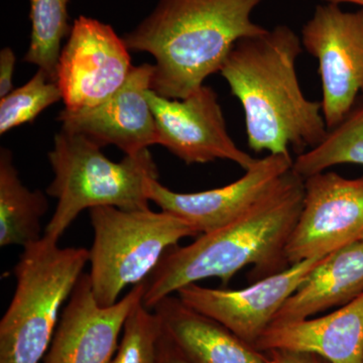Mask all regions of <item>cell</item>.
<instances>
[{"label":"cell","instance_id":"6da1fadb","mask_svg":"<svg viewBox=\"0 0 363 363\" xmlns=\"http://www.w3.org/2000/svg\"><path fill=\"white\" fill-rule=\"evenodd\" d=\"M304 193V179L292 169L233 223L201 234L186 247L169 248L145 279L143 305L152 310L162 298L205 279L217 278L227 286L247 267H252L253 283L285 271L290 267L286 243L302 211Z\"/></svg>","mask_w":363,"mask_h":363},{"label":"cell","instance_id":"7a4b0ae2","mask_svg":"<svg viewBox=\"0 0 363 363\" xmlns=\"http://www.w3.org/2000/svg\"><path fill=\"white\" fill-rule=\"evenodd\" d=\"M302 40L288 26L238 40L219 73L240 100L248 147L255 152L291 155L313 149L327 135L321 102L306 98L297 60Z\"/></svg>","mask_w":363,"mask_h":363},{"label":"cell","instance_id":"3957f363","mask_svg":"<svg viewBox=\"0 0 363 363\" xmlns=\"http://www.w3.org/2000/svg\"><path fill=\"white\" fill-rule=\"evenodd\" d=\"M264 0H159L123 37L128 50L155 59L152 90L184 99L220 70L238 40L266 32L252 20Z\"/></svg>","mask_w":363,"mask_h":363},{"label":"cell","instance_id":"277c9868","mask_svg":"<svg viewBox=\"0 0 363 363\" xmlns=\"http://www.w3.org/2000/svg\"><path fill=\"white\" fill-rule=\"evenodd\" d=\"M48 157L54 179L47 194L58 200L45 228L48 238L59 241L86 209H150L147 185L159 180V169L149 150L113 162L87 136L62 130Z\"/></svg>","mask_w":363,"mask_h":363},{"label":"cell","instance_id":"5b68a950","mask_svg":"<svg viewBox=\"0 0 363 363\" xmlns=\"http://www.w3.org/2000/svg\"><path fill=\"white\" fill-rule=\"evenodd\" d=\"M13 267L16 291L0 321V363H42L89 250L42 240L23 248Z\"/></svg>","mask_w":363,"mask_h":363},{"label":"cell","instance_id":"8992f818","mask_svg":"<svg viewBox=\"0 0 363 363\" xmlns=\"http://www.w3.org/2000/svg\"><path fill=\"white\" fill-rule=\"evenodd\" d=\"M90 281L98 304L111 307L128 286L145 281L169 248L199 233L168 212L97 207L89 210Z\"/></svg>","mask_w":363,"mask_h":363},{"label":"cell","instance_id":"52a82bcc","mask_svg":"<svg viewBox=\"0 0 363 363\" xmlns=\"http://www.w3.org/2000/svg\"><path fill=\"white\" fill-rule=\"evenodd\" d=\"M302 45L318 60L327 128L343 121L363 95V9L318 6L302 30Z\"/></svg>","mask_w":363,"mask_h":363},{"label":"cell","instance_id":"ba28073f","mask_svg":"<svg viewBox=\"0 0 363 363\" xmlns=\"http://www.w3.org/2000/svg\"><path fill=\"white\" fill-rule=\"evenodd\" d=\"M67 39L57 68L64 109L87 111L121 89L135 66L123 38L95 18L79 16Z\"/></svg>","mask_w":363,"mask_h":363},{"label":"cell","instance_id":"9c48e42d","mask_svg":"<svg viewBox=\"0 0 363 363\" xmlns=\"http://www.w3.org/2000/svg\"><path fill=\"white\" fill-rule=\"evenodd\" d=\"M304 201L286 247L290 266L327 257L363 238V176L332 171L304 180Z\"/></svg>","mask_w":363,"mask_h":363},{"label":"cell","instance_id":"30bf717a","mask_svg":"<svg viewBox=\"0 0 363 363\" xmlns=\"http://www.w3.org/2000/svg\"><path fill=\"white\" fill-rule=\"evenodd\" d=\"M147 97L156 119L157 145L185 164L226 160L247 171L257 161L229 135L218 96L209 86L184 99L161 96L152 89Z\"/></svg>","mask_w":363,"mask_h":363},{"label":"cell","instance_id":"8fae6325","mask_svg":"<svg viewBox=\"0 0 363 363\" xmlns=\"http://www.w3.org/2000/svg\"><path fill=\"white\" fill-rule=\"evenodd\" d=\"M329 255L293 264L240 290L210 289L195 283L183 286L176 295L195 311L211 318L255 346L286 301Z\"/></svg>","mask_w":363,"mask_h":363},{"label":"cell","instance_id":"7c38bea8","mask_svg":"<svg viewBox=\"0 0 363 363\" xmlns=\"http://www.w3.org/2000/svg\"><path fill=\"white\" fill-rule=\"evenodd\" d=\"M145 281L116 304L101 307L83 272L60 317L42 363H109L116 354L126 318L143 302Z\"/></svg>","mask_w":363,"mask_h":363},{"label":"cell","instance_id":"4fadbf2b","mask_svg":"<svg viewBox=\"0 0 363 363\" xmlns=\"http://www.w3.org/2000/svg\"><path fill=\"white\" fill-rule=\"evenodd\" d=\"M293 164L291 155L269 154L257 159L238 180L202 192H175L154 179L147 185V196L162 211L175 215L201 235L218 230L247 213L293 169Z\"/></svg>","mask_w":363,"mask_h":363},{"label":"cell","instance_id":"5bb4252c","mask_svg":"<svg viewBox=\"0 0 363 363\" xmlns=\"http://www.w3.org/2000/svg\"><path fill=\"white\" fill-rule=\"evenodd\" d=\"M155 67L135 66L125 83L112 96L93 108L59 114L62 130L89 138L100 147L116 145L125 155H135L157 145L156 119L150 107Z\"/></svg>","mask_w":363,"mask_h":363},{"label":"cell","instance_id":"9a60e30c","mask_svg":"<svg viewBox=\"0 0 363 363\" xmlns=\"http://www.w3.org/2000/svg\"><path fill=\"white\" fill-rule=\"evenodd\" d=\"M253 347L313 353L330 363H363V294L325 316L271 325Z\"/></svg>","mask_w":363,"mask_h":363},{"label":"cell","instance_id":"2e32d148","mask_svg":"<svg viewBox=\"0 0 363 363\" xmlns=\"http://www.w3.org/2000/svg\"><path fill=\"white\" fill-rule=\"evenodd\" d=\"M152 311L179 350L192 363H269L259 351L211 318L195 311L177 295Z\"/></svg>","mask_w":363,"mask_h":363},{"label":"cell","instance_id":"e0dca14e","mask_svg":"<svg viewBox=\"0 0 363 363\" xmlns=\"http://www.w3.org/2000/svg\"><path fill=\"white\" fill-rule=\"evenodd\" d=\"M363 294V240L331 253L286 301L271 325L292 323L348 304Z\"/></svg>","mask_w":363,"mask_h":363},{"label":"cell","instance_id":"ac0fdd59","mask_svg":"<svg viewBox=\"0 0 363 363\" xmlns=\"http://www.w3.org/2000/svg\"><path fill=\"white\" fill-rule=\"evenodd\" d=\"M47 196L21 182L11 150H0V247H26L42 240Z\"/></svg>","mask_w":363,"mask_h":363},{"label":"cell","instance_id":"d6986e66","mask_svg":"<svg viewBox=\"0 0 363 363\" xmlns=\"http://www.w3.org/2000/svg\"><path fill=\"white\" fill-rule=\"evenodd\" d=\"M342 164L363 166V101L327 131L324 140L294 160L293 171L305 179Z\"/></svg>","mask_w":363,"mask_h":363},{"label":"cell","instance_id":"ffe728a7","mask_svg":"<svg viewBox=\"0 0 363 363\" xmlns=\"http://www.w3.org/2000/svg\"><path fill=\"white\" fill-rule=\"evenodd\" d=\"M32 23L26 63L38 66L57 82L62 42L69 37L73 23L69 16L70 0H28Z\"/></svg>","mask_w":363,"mask_h":363},{"label":"cell","instance_id":"44dd1931","mask_svg":"<svg viewBox=\"0 0 363 363\" xmlns=\"http://www.w3.org/2000/svg\"><path fill=\"white\" fill-rule=\"evenodd\" d=\"M60 100L63 97L58 83L39 69L28 82L0 100V135L30 123Z\"/></svg>","mask_w":363,"mask_h":363},{"label":"cell","instance_id":"7402d4cb","mask_svg":"<svg viewBox=\"0 0 363 363\" xmlns=\"http://www.w3.org/2000/svg\"><path fill=\"white\" fill-rule=\"evenodd\" d=\"M162 332L159 315L140 303L126 318L118 347L109 363H159Z\"/></svg>","mask_w":363,"mask_h":363},{"label":"cell","instance_id":"603a6c76","mask_svg":"<svg viewBox=\"0 0 363 363\" xmlns=\"http://www.w3.org/2000/svg\"><path fill=\"white\" fill-rule=\"evenodd\" d=\"M16 61V54L11 48H4L0 51V99L13 90Z\"/></svg>","mask_w":363,"mask_h":363},{"label":"cell","instance_id":"cb8c5ba5","mask_svg":"<svg viewBox=\"0 0 363 363\" xmlns=\"http://www.w3.org/2000/svg\"><path fill=\"white\" fill-rule=\"evenodd\" d=\"M272 363H330L319 355L297 351L272 350Z\"/></svg>","mask_w":363,"mask_h":363},{"label":"cell","instance_id":"d4e9b609","mask_svg":"<svg viewBox=\"0 0 363 363\" xmlns=\"http://www.w3.org/2000/svg\"><path fill=\"white\" fill-rule=\"evenodd\" d=\"M159 363H192L179 350L164 329L160 342Z\"/></svg>","mask_w":363,"mask_h":363},{"label":"cell","instance_id":"484cf974","mask_svg":"<svg viewBox=\"0 0 363 363\" xmlns=\"http://www.w3.org/2000/svg\"><path fill=\"white\" fill-rule=\"evenodd\" d=\"M324 1L329 2V4H339V6L341 4H357V6H362L363 9V0H324Z\"/></svg>","mask_w":363,"mask_h":363},{"label":"cell","instance_id":"4316f807","mask_svg":"<svg viewBox=\"0 0 363 363\" xmlns=\"http://www.w3.org/2000/svg\"><path fill=\"white\" fill-rule=\"evenodd\" d=\"M362 240H363V238H362Z\"/></svg>","mask_w":363,"mask_h":363}]
</instances>
